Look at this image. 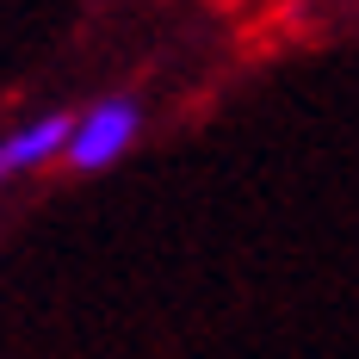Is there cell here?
<instances>
[{
  "label": "cell",
  "mask_w": 359,
  "mask_h": 359,
  "mask_svg": "<svg viewBox=\"0 0 359 359\" xmlns=\"http://www.w3.org/2000/svg\"><path fill=\"white\" fill-rule=\"evenodd\" d=\"M137 130H143V106L124 100V93H111V100H100V106H87L81 118H74L62 161L81 168V174H100V168H111L124 149L137 143Z\"/></svg>",
  "instance_id": "obj_1"
},
{
  "label": "cell",
  "mask_w": 359,
  "mask_h": 359,
  "mask_svg": "<svg viewBox=\"0 0 359 359\" xmlns=\"http://www.w3.org/2000/svg\"><path fill=\"white\" fill-rule=\"evenodd\" d=\"M69 130H74V118L50 111V118H37V124H25V130L0 137V186H6L13 174H32V168H43V161H56V155L69 149Z\"/></svg>",
  "instance_id": "obj_2"
}]
</instances>
